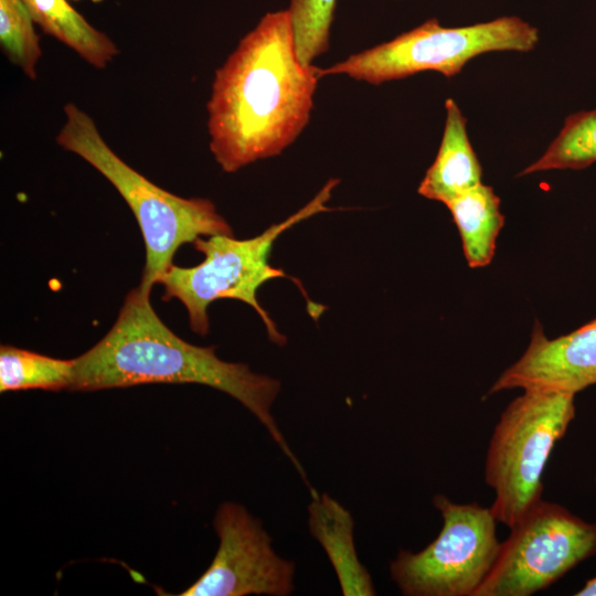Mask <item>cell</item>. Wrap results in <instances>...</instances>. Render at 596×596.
I'll use <instances>...</instances> for the list:
<instances>
[{
  "label": "cell",
  "instance_id": "1",
  "mask_svg": "<svg viewBox=\"0 0 596 596\" xmlns=\"http://www.w3.org/2000/svg\"><path fill=\"white\" fill-rule=\"evenodd\" d=\"M320 67L297 54L288 10L266 13L215 72L210 150L225 172L280 155L309 123Z\"/></svg>",
  "mask_w": 596,
  "mask_h": 596
},
{
  "label": "cell",
  "instance_id": "2",
  "mask_svg": "<svg viewBox=\"0 0 596 596\" xmlns=\"http://www.w3.org/2000/svg\"><path fill=\"white\" fill-rule=\"evenodd\" d=\"M150 383L201 384L222 391L245 406L266 428L305 483L307 473L275 421L272 407L280 381L227 362L215 347L191 344L158 317L149 294L131 289L105 337L74 359L70 390L97 391Z\"/></svg>",
  "mask_w": 596,
  "mask_h": 596
},
{
  "label": "cell",
  "instance_id": "3",
  "mask_svg": "<svg viewBox=\"0 0 596 596\" xmlns=\"http://www.w3.org/2000/svg\"><path fill=\"white\" fill-rule=\"evenodd\" d=\"M56 135L63 149L81 157L104 175L132 211L146 246L139 284L149 294L172 265L177 249L201 235H233L230 224L207 199L178 196L148 180L125 162L105 141L95 120L74 103L64 106Z\"/></svg>",
  "mask_w": 596,
  "mask_h": 596
},
{
  "label": "cell",
  "instance_id": "4",
  "mask_svg": "<svg viewBox=\"0 0 596 596\" xmlns=\"http://www.w3.org/2000/svg\"><path fill=\"white\" fill-rule=\"evenodd\" d=\"M338 180H330L302 209L285 221L269 226L262 234L237 240L233 235L196 238L193 244L204 260L192 267L171 265L159 278L163 300L175 298L188 311L191 329L201 336L210 331L209 306L217 299H236L249 305L260 317L272 342L284 345L286 337L257 300V290L266 281L290 278L283 269L268 263L274 243L285 231L320 212L326 206Z\"/></svg>",
  "mask_w": 596,
  "mask_h": 596
},
{
  "label": "cell",
  "instance_id": "5",
  "mask_svg": "<svg viewBox=\"0 0 596 596\" xmlns=\"http://www.w3.org/2000/svg\"><path fill=\"white\" fill-rule=\"evenodd\" d=\"M574 400V394L525 390L501 413L483 470L498 523L512 528L542 499L543 472L575 418Z\"/></svg>",
  "mask_w": 596,
  "mask_h": 596
},
{
  "label": "cell",
  "instance_id": "6",
  "mask_svg": "<svg viewBox=\"0 0 596 596\" xmlns=\"http://www.w3.org/2000/svg\"><path fill=\"white\" fill-rule=\"evenodd\" d=\"M538 42L539 30L519 17H500L458 28H445L437 19H429L389 42L320 68V75H347L373 85L424 71L453 77L482 53L529 52Z\"/></svg>",
  "mask_w": 596,
  "mask_h": 596
},
{
  "label": "cell",
  "instance_id": "7",
  "mask_svg": "<svg viewBox=\"0 0 596 596\" xmlns=\"http://www.w3.org/2000/svg\"><path fill=\"white\" fill-rule=\"evenodd\" d=\"M433 504L443 519L439 534L419 552L400 550L391 578L405 596H473L501 549L498 522L478 502L456 503L438 493Z\"/></svg>",
  "mask_w": 596,
  "mask_h": 596
},
{
  "label": "cell",
  "instance_id": "8",
  "mask_svg": "<svg viewBox=\"0 0 596 596\" xmlns=\"http://www.w3.org/2000/svg\"><path fill=\"white\" fill-rule=\"evenodd\" d=\"M595 554L596 523L541 499L510 528L473 596H531Z\"/></svg>",
  "mask_w": 596,
  "mask_h": 596
},
{
  "label": "cell",
  "instance_id": "9",
  "mask_svg": "<svg viewBox=\"0 0 596 596\" xmlns=\"http://www.w3.org/2000/svg\"><path fill=\"white\" fill-rule=\"evenodd\" d=\"M213 526L219 547L206 571L180 596H289L296 564L273 547L263 522L237 502L219 505Z\"/></svg>",
  "mask_w": 596,
  "mask_h": 596
},
{
  "label": "cell",
  "instance_id": "10",
  "mask_svg": "<svg viewBox=\"0 0 596 596\" xmlns=\"http://www.w3.org/2000/svg\"><path fill=\"white\" fill-rule=\"evenodd\" d=\"M596 384V319L549 339L535 322L530 343L505 369L488 394L521 389L576 394Z\"/></svg>",
  "mask_w": 596,
  "mask_h": 596
},
{
  "label": "cell",
  "instance_id": "11",
  "mask_svg": "<svg viewBox=\"0 0 596 596\" xmlns=\"http://www.w3.org/2000/svg\"><path fill=\"white\" fill-rule=\"evenodd\" d=\"M308 525L312 536L324 550L344 596L376 594L366 567L360 562L353 538L351 512L328 493L311 497Z\"/></svg>",
  "mask_w": 596,
  "mask_h": 596
},
{
  "label": "cell",
  "instance_id": "12",
  "mask_svg": "<svg viewBox=\"0 0 596 596\" xmlns=\"http://www.w3.org/2000/svg\"><path fill=\"white\" fill-rule=\"evenodd\" d=\"M447 116L437 156L417 192L445 205L481 183V164L467 135V119L453 98L445 103Z\"/></svg>",
  "mask_w": 596,
  "mask_h": 596
},
{
  "label": "cell",
  "instance_id": "13",
  "mask_svg": "<svg viewBox=\"0 0 596 596\" xmlns=\"http://www.w3.org/2000/svg\"><path fill=\"white\" fill-rule=\"evenodd\" d=\"M458 228L467 264L471 268L489 265L504 224L500 199L494 190L478 184L446 204Z\"/></svg>",
  "mask_w": 596,
  "mask_h": 596
},
{
  "label": "cell",
  "instance_id": "14",
  "mask_svg": "<svg viewBox=\"0 0 596 596\" xmlns=\"http://www.w3.org/2000/svg\"><path fill=\"white\" fill-rule=\"evenodd\" d=\"M35 24L75 51L96 68L106 67L119 50L104 32L94 28L67 0H22Z\"/></svg>",
  "mask_w": 596,
  "mask_h": 596
},
{
  "label": "cell",
  "instance_id": "15",
  "mask_svg": "<svg viewBox=\"0 0 596 596\" xmlns=\"http://www.w3.org/2000/svg\"><path fill=\"white\" fill-rule=\"evenodd\" d=\"M73 360L54 359L12 345L0 347V391L70 390Z\"/></svg>",
  "mask_w": 596,
  "mask_h": 596
},
{
  "label": "cell",
  "instance_id": "16",
  "mask_svg": "<svg viewBox=\"0 0 596 596\" xmlns=\"http://www.w3.org/2000/svg\"><path fill=\"white\" fill-rule=\"evenodd\" d=\"M596 161V109L570 115L543 156L519 175L547 170L584 169Z\"/></svg>",
  "mask_w": 596,
  "mask_h": 596
},
{
  "label": "cell",
  "instance_id": "17",
  "mask_svg": "<svg viewBox=\"0 0 596 596\" xmlns=\"http://www.w3.org/2000/svg\"><path fill=\"white\" fill-rule=\"evenodd\" d=\"M34 20L22 0H0V44L10 60L25 76L36 77L42 56Z\"/></svg>",
  "mask_w": 596,
  "mask_h": 596
},
{
  "label": "cell",
  "instance_id": "18",
  "mask_svg": "<svg viewBox=\"0 0 596 596\" xmlns=\"http://www.w3.org/2000/svg\"><path fill=\"white\" fill-rule=\"evenodd\" d=\"M337 0H290L289 14L296 51L304 65L329 49L330 26Z\"/></svg>",
  "mask_w": 596,
  "mask_h": 596
},
{
  "label": "cell",
  "instance_id": "19",
  "mask_svg": "<svg viewBox=\"0 0 596 596\" xmlns=\"http://www.w3.org/2000/svg\"><path fill=\"white\" fill-rule=\"evenodd\" d=\"M575 596H596V576L588 579Z\"/></svg>",
  "mask_w": 596,
  "mask_h": 596
},
{
  "label": "cell",
  "instance_id": "20",
  "mask_svg": "<svg viewBox=\"0 0 596 596\" xmlns=\"http://www.w3.org/2000/svg\"><path fill=\"white\" fill-rule=\"evenodd\" d=\"M92 2H95V3H98V2H102L103 0H91Z\"/></svg>",
  "mask_w": 596,
  "mask_h": 596
},
{
  "label": "cell",
  "instance_id": "21",
  "mask_svg": "<svg viewBox=\"0 0 596 596\" xmlns=\"http://www.w3.org/2000/svg\"><path fill=\"white\" fill-rule=\"evenodd\" d=\"M596 480V479H595Z\"/></svg>",
  "mask_w": 596,
  "mask_h": 596
}]
</instances>
